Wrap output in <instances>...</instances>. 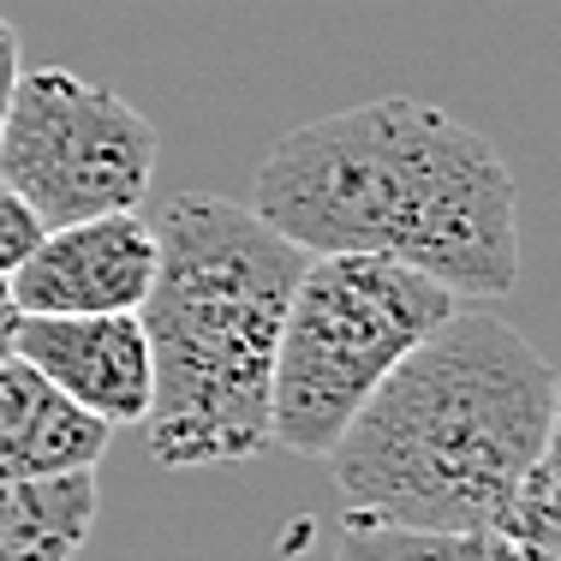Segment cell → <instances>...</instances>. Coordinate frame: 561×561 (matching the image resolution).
<instances>
[{
    "label": "cell",
    "instance_id": "52a82bcc",
    "mask_svg": "<svg viewBox=\"0 0 561 561\" xmlns=\"http://www.w3.org/2000/svg\"><path fill=\"white\" fill-rule=\"evenodd\" d=\"M12 358L60 389L78 412L108 431L150 419V335L138 311L126 317H24Z\"/></svg>",
    "mask_w": 561,
    "mask_h": 561
},
{
    "label": "cell",
    "instance_id": "5b68a950",
    "mask_svg": "<svg viewBox=\"0 0 561 561\" xmlns=\"http://www.w3.org/2000/svg\"><path fill=\"white\" fill-rule=\"evenodd\" d=\"M156 156L162 138L126 96L66 66L19 72L0 126V180L43 227L138 209L156 185Z\"/></svg>",
    "mask_w": 561,
    "mask_h": 561
},
{
    "label": "cell",
    "instance_id": "30bf717a",
    "mask_svg": "<svg viewBox=\"0 0 561 561\" xmlns=\"http://www.w3.org/2000/svg\"><path fill=\"white\" fill-rule=\"evenodd\" d=\"M335 561H519L502 531H412L377 526V519H346Z\"/></svg>",
    "mask_w": 561,
    "mask_h": 561
},
{
    "label": "cell",
    "instance_id": "7a4b0ae2",
    "mask_svg": "<svg viewBox=\"0 0 561 561\" xmlns=\"http://www.w3.org/2000/svg\"><path fill=\"white\" fill-rule=\"evenodd\" d=\"M556 370L496 311L424 335L329 448L346 519L412 531H502L538 472Z\"/></svg>",
    "mask_w": 561,
    "mask_h": 561
},
{
    "label": "cell",
    "instance_id": "3957f363",
    "mask_svg": "<svg viewBox=\"0 0 561 561\" xmlns=\"http://www.w3.org/2000/svg\"><path fill=\"white\" fill-rule=\"evenodd\" d=\"M305 251L251 204L180 192L156 216V280L138 305L150 335V460L168 472L239 466L270 448V377Z\"/></svg>",
    "mask_w": 561,
    "mask_h": 561
},
{
    "label": "cell",
    "instance_id": "277c9868",
    "mask_svg": "<svg viewBox=\"0 0 561 561\" xmlns=\"http://www.w3.org/2000/svg\"><path fill=\"white\" fill-rule=\"evenodd\" d=\"M460 299L443 280L389 257H311L287 299L270 377V448L329 460L382 377Z\"/></svg>",
    "mask_w": 561,
    "mask_h": 561
},
{
    "label": "cell",
    "instance_id": "ba28073f",
    "mask_svg": "<svg viewBox=\"0 0 561 561\" xmlns=\"http://www.w3.org/2000/svg\"><path fill=\"white\" fill-rule=\"evenodd\" d=\"M108 436V424L78 412L60 389H48L24 358L0 365V478L96 472Z\"/></svg>",
    "mask_w": 561,
    "mask_h": 561
},
{
    "label": "cell",
    "instance_id": "4fadbf2b",
    "mask_svg": "<svg viewBox=\"0 0 561 561\" xmlns=\"http://www.w3.org/2000/svg\"><path fill=\"white\" fill-rule=\"evenodd\" d=\"M12 90H19V36H12V24L0 19V126H7Z\"/></svg>",
    "mask_w": 561,
    "mask_h": 561
},
{
    "label": "cell",
    "instance_id": "8fae6325",
    "mask_svg": "<svg viewBox=\"0 0 561 561\" xmlns=\"http://www.w3.org/2000/svg\"><path fill=\"white\" fill-rule=\"evenodd\" d=\"M43 233H48V227L31 216V204H24V197L12 192L7 180H0V280L19 270L24 257H31V245H36Z\"/></svg>",
    "mask_w": 561,
    "mask_h": 561
},
{
    "label": "cell",
    "instance_id": "5bb4252c",
    "mask_svg": "<svg viewBox=\"0 0 561 561\" xmlns=\"http://www.w3.org/2000/svg\"><path fill=\"white\" fill-rule=\"evenodd\" d=\"M19 323H24V311L12 305V287L0 280V365L12 358V341H19Z\"/></svg>",
    "mask_w": 561,
    "mask_h": 561
},
{
    "label": "cell",
    "instance_id": "7c38bea8",
    "mask_svg": "<svg viewBox=\"0 0 561 561\" xmlns=\"http://www.w3.org/2000/svg\"><path fill=\"white\" fill-rule=\"evenodd\" d=\"M526 496H538L543 507L561 514V370H556V407H550V436H543V454H538V472H531Z\"/></svg>",
    "mask_w": 561,
    "mask_h": 561
},
{
    "label": "cell",
    "instance_id": "9c48e42d",
    "mask_svg": "<svg viewBox=\"0 0 561 561\" xmlns=\"http://www.w3.org/2000/svg\"><path fill=\"white\" fill-rule=\"evenodd\" d=\"M96 507V472L0 478V561H78Z\"/></svg>",
    "mask_w": 561,
    "mask_h": 561
},
{
    "label": "cell",
    "instance_id": "8992f818",
    "mask_svg": "<svg viewBox=\"0 0 561 561\" xmlns=\"http://www.w3.org/2000/svg\"><path fill=\"white\" fill-rule=\"evenodd\" d=\"M156 221L144 209L48 227L7 275L24 317H126L150 299Z\"/></svg>",
    "mask_w": 561,
    "mask_h": 561
},
{
    "label": "cell",
    "instance_id": "6da1fadb",
    "mask_svg": "<svg viewBox=\"0 0 561 561\" xmlns=\"http://www.w3.org/2000/svg\"><path fill=\"white\" fill-rule=\"evenodd\" d=\"M251 209L305 257H389L460 305L519 280L514 168L484 131L419 96L293 126L263 156Z\"/></svg>",
    "mask_w": 561,
    "mask_h": 561
}]
</instances>
